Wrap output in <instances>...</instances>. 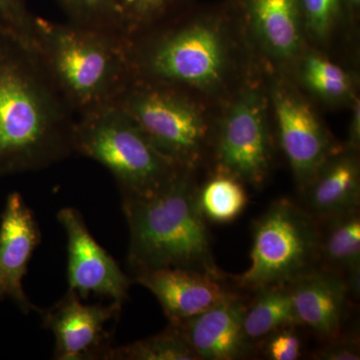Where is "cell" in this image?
Listing matches in <instances>:
<instances>
[{"label":"cell","mask_w":360,"mask_h":360,"mask_svg":"<svg viewBox=\"0 0 360 360\" xmlns=\"http://www.w3.org/2000/svg\"><path fill=\"white\" fill-rule=\"evenodd\" d=\"M75 120L34 47L0 33V179L75 155Z\"/></svg>","instance_id":"obj_1"},{"label":"cell","mask_w":360,"mask_h":360,"mask_svg":"<svg viewBox=\"0 0 360 360\" xmlns=\"http://www.w3.org/2000/svg\"><path fill=\"white\" fill-rule=\"evenodd\" d=\"M198 195L193 170H184L153 195L122 198L129 231L127 262L134 274L181 269L224 279Z\"/></svg>","instance_id":"obj_2"},{"label":"cell","mask_w":360,"mask_h":360,"mask_svg":"<svg viewBox=\"0 0 360 360\" xmlns=\"http://www.w3.org/2000/svg\"><path fill=\"white\" fill-rule=\"evenodd\" d=\"M34 49L77 116L115 103L134 78L129 39L115 30L37 16Z\"/></svg>","instance_id":"obj_3"},{"label":"cell","mask_w":360,"mask_h":360,"mask_svg":"<svg viewBox=\"0 0 360 360\" xmlns=\"http://www.w3.org/2000/svg\"><path fill=\"white\" fill-rule=\"evenodd\" d=\"M73 153L108 168L122 198H148L162 191L182 172L148 141L129 115L115 104L77 116Z\"/></svg>","instance_id":"obj_4"},{"label":"cell","mask_w":360,"mask_h":360,"mask_svg":"<svg viewBox=\"0 0 360 360\" xmlns=\"http://www.w3.org/2000/svg\"><path fill=\"white\" fill-rule=\"evenodd\" d=\"M219 20L153 27L127 37L134 77L188 89H212L224 80L227 45Z\"/></svg>","instance_id":"obj_5"},{"label":"cell","mask_w":360,"mask_h":360,"mask_svg":"<svg viewBox=\"0 0 360 360\" xmlns=\"http://www.w3.org/2000/svg\"><path fill=\"white\" fill-rule=\"evenodd\" d=\"M321 224L288 198L274 201L253 227L250 264L238 277L240 288L257 291L290 284L316 269Z\"/></svg>","instance_id":"obj_6"},{"label":"cell","mask_w":360,"mask_h":360,"mask_svg":"<svg viewBox=\"0 0 360 360\" xmlns=\"http://www.w3.org/2000/svg\"><path fill=\"white\" fill-rule=\"evenodd\" d=\"M122 108L168 160L186 170L198 167L208 129L186 89L134 77L113 103Z\"/></svg>","instance_id":"obj_7"},{"label":"cell","mask_w":360,"mask_h":360,"mask_svg":"<svg viewBox=\"0 0 360 360\" xmlns=\"http://www.w3.org/2000/svg\"><path fill=\"white\" fill-rule=\"evenodd\" d=\"M217 172L255 187L269 177L272 144L264 97L250 90L239 97L225 116L217 136Z\"/></svg>","instance_id":"obj_8"},{"label":"cell","mask_w":360,"mask_h":360,"mask_svg":"<svg viewBox=\"0 0 360 360\" xmlns=\"http://www.w3.org/2000/svg\"><path fill=\"white\" fill-rule=\"evenodd\" d=\"M122 302L108 305L85 304L75 291L66 295L47 310H42L44 326L56 338L54 359L108 360L112 348L108 326L120 316Z\"/></svg>","instance_id":"obj_9"},{"label":"cell","mask_w":360,"mask_h":360,"mask_svg":"<svg viewBox=\"0 0 360 360\" xmlns=\"http://www.w3.org/2000/svg\"><path fill=\"white\" fill-rule=\"evenodd\" d=\"M279 141L303 191L333 155L335 146L311 105L288 85L272 91Z\"/></svg>","instance_id":"obj_10"},{"label":"cell","mask_w":360,"mask_h":360,"mask_svg":"<svg viewBox=\"0 0 360 360\" xmlns=\"http://www.w3.org/2000/svg\"><path fill=\"white\" fill-rule=\"evenodd\" d=\"M58 219L68 238V290L75 291L82 300L96 295L124 302L132 279L94 239L82 213L65 207L59 210Z\"/></svg>","instance_id":"obj_11"},{"label":"cell","mask_w":360,"mask_h":360,"mask_svg":"<svg viewBox=\"0 0 360 360\" xmlns=\"http://www.w3.org/2000/svg\"><path fill=\"white\" fill-rule=\"evenodd\" d=\"M41 240L39 224L20 193L7 196L0 221V303L9 300L23 314H41L22 288L33 252Z\"/></svg>","instance_id":"obj_12"},{"label":"cell","mask_w":360,"mask_h":360,"mask_svg":"<svg viewBox=\"0 0 360 360\" xmlns=\"http://www.w3.org/2000/svg\"><path fill=\"white\" fill-rule=\"evenodd\" d=\"M222 281L181 269L142 270L134 274V283L148 288L158 298L172 324L193 319L232 295Z\"/></svg>","instance_id":"obj_13"},{"label":"cell","mask_w":360,"mask_h":360,"mask_svg":"<svg viewBox=\"0 0 360 360\" xmlns=\"http://www.w3.org/2000/svg\"><path fill=\"white\" fill-rule=\"evenodd\" d=\"M245 310L243 298L233 292L202 314L174 326L200 360L238 359L251 348L243 335Z\"/></svg>","instance_id":"obj_14"},{"label":"cell","mask_w":360,"mask_h":360,"mask_svg":"<svg viewBox=\"0 0 360 360\" xmlns=\"http://www.w3.org/2000/svg\"><path fill=\"white\" fill-rule=\"evenodd\" d=\"M300 326L326 340L340 335L348 297L354 292L347 279L328 269H314L290 283Z\"/></svg>","instance_id":"obj_15"},{"label":"cell","mask_w":360,"mask_h":360,"mask_svg":"<svg viewBox=\"0 0 360 360\" xmlns=\"http://www.w3.org/2000/svg\"><path fill=\"white\" fill-rule=\"evenodd\" d=\"M302 193V207L319 222L359 210V165L355 155L336 153Z\"/></svg>","instance_id":"obj_16"},{"label":"cell","mask_w":360,"mask_h":360,"mask_svg":"<svg viewBox=\"0 0 360 360\" xmlns=\"http://www.w3.org/2000/svg\"><path fill=\"white\" fill-rule=\"evenodd\" d=\"M241 9L267 51L279 58L300 51L303 26L300 0H239Z\"/></svg>","instance_id":"obj_17"},{"label":"cell","mask_w":360,"mask_h":360,"mask_svg":"<svg viewBox=\"0 0 360 360\" xmlns=\"http://www.w3.org/2000/svg\"><path fill=\"white\" fill-rule=\"evenodd\" d=\"M321 225L319 262L323 269L341 274L347 279L354 292L359 291L360 217L359 210L326 220Z\"/></svg>","instance_id":"obj_18"},{"label":"cell","mask_w":360,"mask_h":360,"mask_svg":"<svg viewBox=\"0 0 360 360\" xmlns=\"http://www.w3.org/2000/svg\"><path fill=\"white\" fill-rule=\"evenodd\" d=\"M257 292L243 317V335L251 347L278 329L300 326L290 284L269 286Z\"/></svg>","instance_id":"obj_19"},{"label":"cell","mask_w":360,"mask_h":360,"mask_svg":"<svg viewBox=\"0 0 360 360\" xmlns=\"http://www.w3.org/2000/svg\"><path fill=\"white\" fill-rule=\"evenodd\" d=\"M198 196L205 219L217 224H229L238 219L248 201L243 182L222 172H217L198 188Z\"/></svg>","instance_id":"obj_20"},{"label":"cell","mask_w":360,"mask_h":360,"mask_svg":"<svg viewBox=\"0 0 360 360\" xmlns=\"http://www.w3.org/2000/svg\"><path fill=\"white\" fill-rule=\"evenodd\" d=\"M108 360H200L174 324L146 340L112 347Z\"/></svg>","instance_id":"obj_21"},{"label":"cell","mask_w":360,"mask_h":360,"mask_svg":"<svg viewBox=\"0 0 360 360\" xmlns=\"http://www.w3.org/2000/svg\"><path fill=\"white\" fill-rule=\"evenodd\" d=\"M302 75L309 89L329 101H341L352 92V82L347 71L321 56H307L302 65Z\"/></svg>","instance_id":"obj_22"},{"label":"cell","mask_w":360,"mask_h":360,"mask_svg":"<svg viewBox=\"0 0 360 360\" xmlns=\"http://www.w3.org/2000/svg\"><path fill=\"white\" fill-rule=\"evenodd\" d=\"M180 0H118L120 28L127 37L146 32L167 20Z\"/></svg>","instance_id":"obj_23"},{"label":"cell","mask_w":360,"mask_h":360,"mask_svg":"<svg viewBox=\"0 0 360 360\" xmlns=\"http://www.w3.org/2000/svg\"><path fill=\"white\" fill-rule=\"evenodd\" d=\"M58 2L71 23L122 33L118 0H58Z\"/></svg>","instance_id":"obj_24"},{"label":"cell","mask_w":360,"mask_h":360,"mask_svg":"<svg viewBox=\"0 0 360 360\" xmlns=\"http://www.w3.org/2000/svg\"><path fill=\"white\" fill-rule=\"evenodd\" d=\"M303 26L312 37L326 39L347 13L345 0H300Z\"/></svg>","instance_id":"obj_25"},{"label":"cell","mask_w":360,"mask_h":360,"mask_svg":"<svg viewBox=\"0 0 360 360\" xmlns=\"http://www.w3.org/2000/svg\"><path fill=\"white\" fill-rule=\"evenodd\" d=\"M35 18L25 0H0V33L34 47Z\"/></svg>","instance_id":"obj_26"},{"label":"cell","mask_w":360,"mask_h":360,"mask_svg":"<svg viewBox=\"0 0 360 360\" xmlns=\"http://www.w3.org/2000/svg\"><path fill=\"white\" fill-rule=\"evenodd\" d=\"M264 354L271 360H296L302 355V340L295 326L278 329L266 336Z\"/></svg>","instance_id":"obj_27"},{"label":"cell","mask_w":360,"mask_h":360,"mask_svg":"<svg viewBox=\"0 0 360 360\" xmlns=\"http://www.w3.org/2000/svg\"><path fill=\"white\" fill-rule=\"evenodd\" d=\"M321 360H359L360 349L355 340H335L321 347L314 355Z\"/></svg>","instance_id":"obj_28"},{"label":"cell","mask_w":360,"mask_h":360,"mask_svg":"<svg viewBox=\"0 0 360 360\" xmlns=\"http://www.w3.org/2000/svg\"><path fill=\"white\" fill-rule=\"evenodd\" d=\"M360 141V108L359 99L354 101L352 111V124H350L349 144L352 148H359Z\"/></svg>","instance_id":"obj_29"},{"label":"cell","mask_w":360,"mask_h":360,"mask_svg":"<svg viewBox=\"0 0 360 360\" xmlns=\"http://www.w3.org/2000/svg\"><path fill=\"white\" fill-rule=\"evenodd\" d=\"M345 4L348 13L356 15L359 11L360 0H345Z\"/></svg>","instance_id":"obj_30"}]
</instances>
